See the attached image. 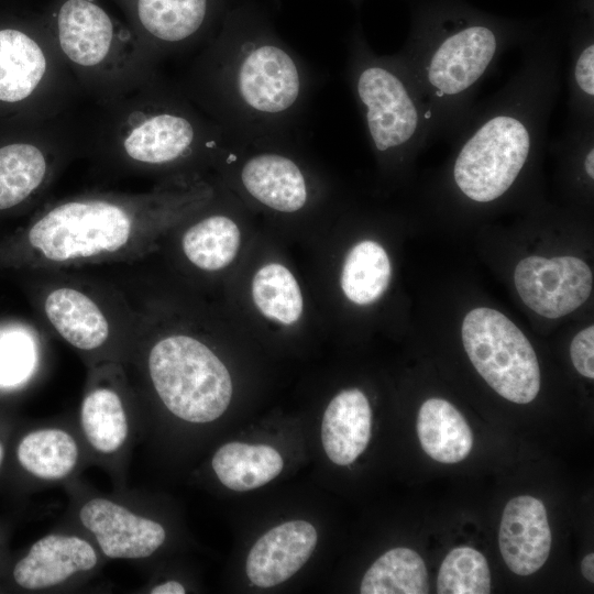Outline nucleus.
<instances>
[{"label":"nucleus","instance_id":"28","mask_svg":"<svg viewBox=\"0 0 594 594\" xmlns=\"http://www.w3.org/2000/svg\"><path fill=\"white\" fill-rule=\"evenodd\" d=\"M46 173V158L36 146L19 143L0 147V210L29 198Z\"/></svg>","mask_w":594,"mask_h":594},{"label":"nucleus","instance_id":"8","mask_svg":"<svg viewBox=\"0 0 594 594\" xmlns=\"http://www.w3.org/2000/svg\"><path fill=\"white\" fill-rule=\"evenodd\" d=\"M461 336L471 363L498 395L516 404H528L537 397V355L509 318L492 308H474L463 319Z\"/></svg>","mask_w":594,"mask_h":594},{"label":"nucleus","instance_id":"34","mask_svg":"<svg viewBox=\"0 0 594 594\" xmlns=\"http://www.w3.org/2000/svg\"><path fill=\"white\" fill-rule=\"evenodd\" d=\"M581 572L587 581H590L591 583L594 582V554L593 553H588L583 558L581 562Z\"/></svg>","mask_w":594,"mask_h":594},{"label":"nucleus","instance_id":"20","mask_svg":"<svg viewBox=\"0 0 594 594\" xmlns=\"http://www.w3.org/2000/svg\"><path fill=\"white\" fill-rule=\"evenodd\" d=\"M211 465L226 487L244 492L274 480L282 472L284 462L271 446L229 442L216 451Z\"/></svg>","mask_w":594,"mask_h":594},{"label":"nucleus","instance_id":"7","mask_svg":"<svg viewBox=\"0 0 594 594\" xmlns=\"http://www.w3.org/2000/svg\"><path fill=\"white\" fill-rule=\"evenodd\" d=\"M151 383L165 407L196 424L218 419L232 398L227 366L199 339L169 333L156 339L146 358Z\"/></svg>","mask_w":594,"mask_h":594},{"label":"nucleus","instance_id":"9","mask_svg":"<svg viewBox=\"0 0 594 594\" xmlns=\"http://www.w3.org/2000/svg\"><path fill=\"white\" fill-rule=\"evenodd\" d=\"M288 143L248 146L229 143L221 148L223 162L238 167L243 191L261 206L280 213H295L310 201L308 174L287 151Z\"/></svg>","mask_w":594,"mask_h":594},{"label":"nucleus","instance_id":"10","mask_svg":"<svg viewBox=\"0 0 594 594\" xmlns=\"http://www.w3.org/2000/svg\"><path fill=\"white\" fill-rule=\"evenodd\" d=\"M517 293L536 314L556 319L582 306L592 292L593 274L581 258L531 255L518 262L514 273Z\"/></svg>","mask_w":594,"mask_h":594},{"label":"nucleus","instance_id":"29","mask_svg":"<svg viewBox=\"0 0 594 594\" xmlns=\"http://www.w3.org/2000/svg\"><path fill=\"white\" fill-rule=\"evenodd\" d=\"M252 296L258 310L283 324L296 322L304 308L299 285L292 272L278 263L266 264L254 275Z\"/></svg>","mask_w":594,"mask_h":594},{"label":"nucleus","instance_id":"4","mask_svg":"<svg viewBox=\"0 0 594 594\" xmlns=\"http://www.w3.org/2000/svg\"><path fill=\"white\" fill-rule=\"evenodd\" d=\"M167 224L148 206L106 198L59 204L35 219L15 244L19 263L37 268H73L130 263L151 252Z\"/></svg>","mask_w":594,"mask_h":594},{"label":"nucleus","instance_id":"14","mask_svg":"<svg viewBox=\"0 0 594 594\" xmlns=\"http://www.w3.org/2000/svg\"><path fill=\"white\" fill-rule=\"evenodd\" d=\"M97 563L89 542L74 536L50 535L36 541L14 570L15 582L29 590L59 584L79 571Z\"/></svg>","mask_w":594,"mask_h":594},{"label":"nucleus","instance_id":"30","mask_svg":"<svg viewBox=\"0 0 594 594\" xmlns=\"http://www.w3.org/2000/svg\"><path fill=\"white\" fill-rule=\"evenodd\" d=\"M437 592L439 594H488L491 571L485 557L471 547L452 549L439 569Z\"/></svg>","mask_w":594,"mask_h":594},{"label":"nucleus","instance_id":"21","mask_svg":"<svg viewBox=\"0 0 594 594\" xmlns=\"http://www.w3.org/2000/svg\"><path fill=\"white\" fill-rule=\"evenodd\" d=\"M46 69L41 47L16 30L0 31V100L25 99L40 84Z\"/></svg>","mask_w":594,"mask_h":594},{"label":"nucleus","instance_id":"13","mask_svg":"<svg viewBox=\"0 0 594 594\" xmlns=\"http://www.w3.org/2000/svg\"><path fill=\"white\" fill-rule=\"evenodd\" d=\"M317 539L316 528L306 520H290L272 528L248 554L249 580L263 588L287 581L308 561Z\"/></svg>","mask_w":594,"mask_h":594},{"label":"nucleus","instance_id":"22","mask_svg":"<svg viewBox=\"0 0 594 594\" xmlns=\"http://www.w3.org/2000/svg\"><path fill=\"white\" fill-rule=\"evenodd\" d=\"M240 229L226 215H210L189 226L180 241L187 261L201 271H219L229 265L240 246Z\"/></svg>","mask_w":594,"mask_h":594},{"label":"nucleus","instance_id":"2","mask_svg":"<svg viewBox=\"0 0 594 594\" xmlns=\"http://www.w3.org/2000/svg\"><path fill=\"white\" fill-rule=\"evenodd\" d=\"M519 67L506 84L475 103L451 140L450 175L474 204L502 199L537 157L562 84V52L554 32L524 42Z\"/></svg>","mask_w":594,"mask_h":594},{"label":"nucleus","instance_id":"6","mask_svg":"<svg viewBox=\"0 0 594 594\" xmlns=\"http://www.w3.org/2000/svg\"><path fill=\"white\" fill-rule=\"evenodd\" d=\"M37 305L47 326L74 349L95 353L136 341L141 312L117 286L66 268H37Z\"/></svg>","mask_w":594,"mask_h":594},{"label":"nucleus","instance_id":"27","mask_svg":"<svg viewBox=\"0 0 594 594\" xmlns=\"http://www.w3.org/2000/svg\"><path fill=\"white\" fill-rule=\"evenodd\" d=\"M78 449L74 438L61 429L30 432L19 443L18 459L31 474L44 480H59L76 465Z\"/></svg>","mask_w":594,"mask_h":594},{"label":"nucleus","instance_id":"33","mask_svg":"<svg viewBox=\"0 0 594 594\" xmlns=\"http://www.w3.org/2000/svg\"><path fill=\"white\" fill-rule=\"evenodd\" d=\"M152 594H184V586L177 581H167L151 590Z\"/></svg>","mask_w":594,"mask_h":594},{"label":"nucleus","instance_id":"15","mask_svg":"<svg viewBox=\"0 0 594 594\" xmlns=\"http://www.w3.org/2000/svg\"><path fill=\"white\" fill-rule=\"evenodd\" d=\"M372 428L370 403L359 388L337 394L324 410L321 441L327 457L337 465L353 463L366 449Z\"/></svg>","mask_w":594,"mask_h":594},{"label":"nucleus","instance_id":"16","mask_svg":"<svg viewBox=\"0 0 594 594\" xmlns=\"http://www.w3.org/2000/svg\"><path fill=\"white\" fill-rule=\"evenodd\" d=\"M193 120L176 111H163L144 120L124 140V150L132 160L165 165L190 155L200 138Z\"/></svg>","mask_w":594,"mask_h":594},{"label":"nucleus","instance_id":"19","mask_svg":"<svg viewBox=\"0 0 594 594\" xmlns=\"http://www.w3.org/2000/svg\"><path fill=\"white\" fill-rule=\"evenodd\" d=\"M417 435L422 450L440 463H458L473 447V433L465 418L442 398H429L421 405Z\"/></svg>","mask_w":594,"mask_h":594},{"label":"nucleus","instance_id":"5","mask_svg":"<svg viewBox=\"0 0 594 594\" xmlns=\"http://www.w3.org/2000/svg\"><path fill=\"white\" fill-rule=\"evenodd\" d=\"M345 76L380 160L406 162L433 140L428 108L408 70L396 54H376L360 26L349 38Z\"/></svg>","mask_w":594,"mask_h":594},{"label":"nucleus","instance_id":"23","mask_svg":"<svg viewBox=\"0 0 594 594\" xmlns=\"http://www.w3.org/2000/svg\"><path fill=\"white\" fill-rule=\"evenodd\" d=\"M565 48L568 124H594V35L590 23L573 29Z\"/></svg>","mask_w":594,"mask_h":594},{"label":"nucleus","instance_id":"26","mask_svg":"<svg viewBox=\"0 0 594 594\" xmlns=\"http://www.w3.org/2000/svg\"><path fill=\"white\" fill-rule=\"evenodd\" d=\"M81 427L89 443L99 452L112 453L128 435V421L120 394L110 386H96L82 399Z\"/></svg>","mask_w":594,"mask_h":594},{"label":"nucleus","instance_id":"24","mask_svg":"<svg viewBox=\"0 0 594 594\" xmlns=\"http://www.w3.org/2000/svg\"><path fill=\"white\" fill-rule=\"evenodd\" d=\"M361 594H426L428 572L413 549L398 547L382 554L365 572Z\"/></svg>","mask_w":594,"mask_h":594},{"label":"nucleus","instance_id":"35","mask_svg":"<svg viewBox=\"0 0 594 594\" xmlns=\"http://www.w3.org/2000/svg\"><path fill=\"white\" fill-rule=\"evenodd\" d=\"M2 459H3V448L0 443V465H1Z\"/></svg>","mask_w":594,"mask_h":594},{"label":"nucleus","instance_id":"11","mask_svg":"<svg viewBox=\"0 0 594 594\" xmlns=\"http://www.w3.org/2000/svg\"><path fill=\"white\" fill-rule=\"evenodd\" d=\"M79 518L95 535L103 553L110 558H146L165 540L162 525L138 516L109 499L89 501L82 506Z\"/></svg>","mask_w":594,"mask_h":594},{"label":"nucleus","instance_id":"18","mask_svg":"<svg viewBox=\"0 0 594 594\" xmlns=\"http://www.w3.org/2000/svg\"><path fill=\"white\" fill-rule=\"evenodd\" d=\"M57 25L61 46L76 64L94 66L108 54L110 18L89 0H67L59 10Z\"/></svg>","mask_w":594,"mask_h":594},{"label":"nucleus","instance_id":"25","mask_svg":"<svg viewBox=\"0 0 594 594\" xmlns=\"http://www.w3.org/2000/svg\"><path fill=\"white\" fill-rule=\"evenodd\" d=\"M391 273V262L384 248L374 241H361L344 260L341 288L352 302L369 305L386 290Z\"/></svg>","mask_w":594,"mask_h":594},{"label":"nucleus","instance_id":"1","mask_svg":"<svg viewBox=\"0 0 594 594\" xmlns=\"http://www.w3.org/2000/svg\"><path fill=\"white\" fill-rule=\"evenodd\" d=\"M211 87L221 131L235 145L288 143L306 114L315 77L277 34L255 0H239L222 19Z\"/></svg>","mask_w":594,"mask_h":594},{"label":"nucleus","instance_id":"3","mask_svg":"<svg viewBox=\"0 0 594 594\" xmlns=\"http://www.w3.org/2000/svg\"><path fill=\"white\" fill-rule=\"evenodd\" d=\"M528 37L520 28L458 9L418 16L396 56L428 108L432 139H453L502 56Z\"/></svg>","mask_w":594,"mask_h":594},{"label":"nucleus","instance_id":"17","mask_svg":"<svg viewBox=\"0 0 594 594\" xmlns=\"http://www.w3.org/2000/svg\"><path fill=\"white\" fill-rule=\"evenodd\" d=\"M239 0H139L144 29L155 38L177 44L194 37L211 15H226Z\"/></svg>","mask_w":594,"mask_h":594},{"label":"nucleus","instance_id":"31","mask_svg":"<svg viewBox=\"0 0 594 594\" xmlns=\"http://www.w3.org/2000/svg\"><path fill=\"white\" fill-rule=\"evenodd\" d=\"M34 332L21 324L0 326V387L22 384L33 374L38 358Z\"/></svg>","mask_w":594,"mask_h":594},{"label":"nucleus","instance_id":"32","mask_svg":"<svg viewBox=\"0 0 594 594\" xmlns=\"http://www.w3.org/2000/svg\"><path fill=\"white\" fill-rule=\"evenodd\" d=\"M570 355L581 375L594 378V326H588L575 334L571 342Z\"/></svg>","mask_w":594,"mask_h":594},{"label":"nucleus","instance_id":"12","mask_svg":"<svg viewBox=\"0 0 594 594\" xmlns=\"http://www.w3.org/2000/svg\"><path fill=\"white\" fill-rule=\"evenodd\" d=\"M552 536L543 503L529 495L510 499L504 508L498 544L508 569L518 575L537 572L547 561Z\"/></svg>","mask_w":594,"mask_h":594}]
</instances>
